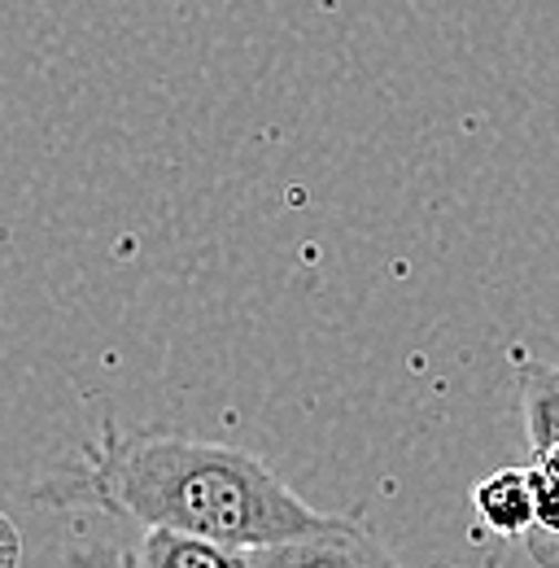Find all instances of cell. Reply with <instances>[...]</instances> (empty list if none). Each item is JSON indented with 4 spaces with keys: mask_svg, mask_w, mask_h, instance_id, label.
Returning a JSON list of instances; mask_svg holds the SVG:
<instances>
[{
    "mask_svg": "<svg viewBox=\"0 0 559 568\" xmlns=\"http://www.w3.org/2000/svg\"><path fill=\"white\" fill-rule=\"evenodd\" d=\"M49 507H96L140 529L263 551L324 529L333 516L288 490L258 455L189 433L105 425L67 468L35 481Z\"/></svg>",
    "mask_w": 559,
    "mask_h": 568,
    "instance_id": "obj_1",
    "label": "cell"
},
{
    "mask_svg": "<svg viewBox=\"0 0 559 568\" xmlns=\"http://www.w3.org/2000/svg\"><path fill=\"white\" fill-rule=\"evenodd\" d=\"M254 568H398V560L363 520L333 516L315 534L254 551Z\"/></svg>",
    "mask_w": 559,
    "mask_h": 568,
    "instance_id": "obj_2",
    "label": "cell"
},
{
    "mask_svg": "<svg viewBox=\"0 0 559 568\" xmlns=\"http://www.w3.org/2000/svg\"><path fill=\"white\" fill-rule=\"evenodd\" d=\"M516 394H520V420L533 464L559 473V363L547 358L520 363Z\"/></svg>",
    "mask_w": 559,
    "mask_h": 568,
    "instance_id": "obj_3",
    "label": "cell"
},
{
    "mask_svg": "<svg viewBox=\"0 0 559 568\" xmlns=\"http://www.w3.org/2000/svg\"><path fill=\"white\" fill-rule=\"evenodd\" d=\"M132 568H254V551L189 538V534L144 529L140 547L132 551Z\"/></svg>",
    "mask_w": 559,
    "mask_h": 568,
    "instance_id": "obj_4",
    "label": "cell"
},
{
    "mask_svg": "<svg viewBox=\"0 0 559 568\" xmlns=\"http://www.w3.org/2000/svg\"><path fill=\"white\" fill-rule=\"evenodd\" d=\"M477 516L486 520L498 538L520 542L533 529V490H529V468H498L477 486Z\"/></svg>",
    "mask_w": 559,
    "mask_h": 568,
    "instance_id": "obj_5",
    "label": "cell"
},
{
    "mask_svg": "<svg viewBox=\"0 0 559 568\" xmlns=\"http://www.w3.org/2000/svg\"><path fill=\"white\" fill-rule=\"evenodd\" d=\"M529 490H533V529L520 542L538 568H559V473L529 464Z\"/></svg>",
    "mask_w": 559,
    "mask_h": 568,
    "instance_id": "obj_6",
    "label": "cell"
},
{
    "mask_svg": "<svg viewBox=\"0 0 559 568\" xmlns=\"http://www.w3.org/2000/svg\"><path fill=\"white\" fill-rule=\"evenodd\" d=\"M22 560V534L9 516H0V568H18Z\"/></svg>",
    "mask_w": 559,
    "mask_h": 568,
    "instance_id": "obj_7",
    "label": "cell"
}]
</instances>
